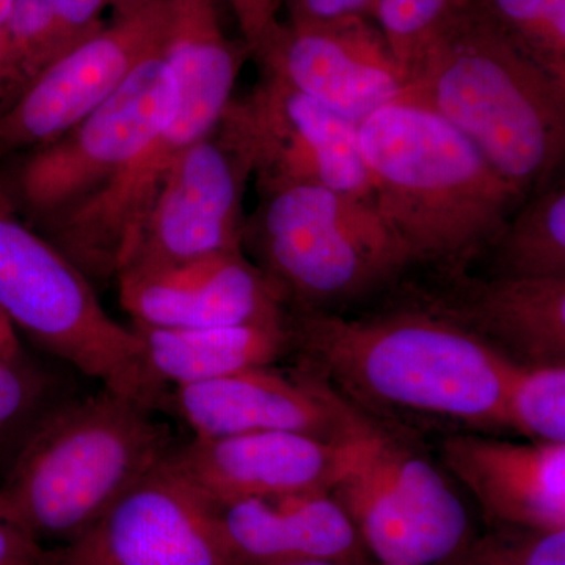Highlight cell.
<instances>
[{"label": "cell", "mask_w": 565, "mask_h": 565, "mask_svg": "<svg viewBox=\"0 0 565 565\" xmlns=\"http://www.w3.org/2000/svg\"><path fill=\"white\" fill-rule=\"evenodd\" d=\"M11 3H13V0H0V109L6 103Z\"/></svg>", "instance_id": "33"}, {"label": "cell", "mask_w": 565, "mask_h": 565, "mask_svg": "<svg viewBox=\"0 0 565 565\" xmlns=\"http://www.w3.org/2000/svg\"><path fill=\"white\" fill-rule=\"evenodd\" d=\"M132 329L143 345L151 381L166 392L248 367L270 366L291 348L286 318L207 329H158L132 323Z\"/></svg>", "instance_id": "21"}, {"label": "cell", "mask_w": 565, "mask_h": 565, "mask_svg": "<svg viewBox=\"0 0 565 565\" xmlns=\"http://www.w3.org/2000/svg\"><path fill=\"white\" fill-rule=\"evenodd\" d=\"M161 411L199 438L280 430L345 444L360 423V412L322 381L302 371L280 373L273 364L170 388Z\"/></svg>", "instance_id": "15"}, {"label": "cell", "mask_w": 565, "mask_h": 565, "mask_svg": "<svg viewBox=\"0 0 565 565\" xmlns=\"http://www.w3.org/2000/svg\"><path fill=\"white\" fill-rule=\"evenodd\" d=\"M275 565H371V561L308 559V561H297V563H286V564H275Z\"/></svg>", "instance_id": "36"}, {"label": "cell", "mask_w": 565, "mask_h": 565, "mask_svg": "<svg viewBox=\"0 0 565 565\" xmlns=\"http://www.w3.org/2000/svg\"><path fill=\"white\" fill-rule=\"evenodd\" d=\"M166 20V0H159L115 17L47 63L0 111V152L35 150L102 106L141 63L161 52Z\"/></svg>", "instance_id": "11"}, {"label": "cell", "mask_w": 565, "mask_h": 565, "mask_svg": "<svg viewBox=\"0 0 565 565\" xmlns=\"http://www.w3.org/2000/svg\"><path fill=\"white\" fill-rule=\"evenodd\" d=\"M166 10L161 57L177 84L173 117L196 137L210 136L250 52L226 36L218 0H166Z\"/></svg>", "instance_id": "20"}, {"label": "cell", "mask_w": 565, "mask_h": 565, "mask_svg": "<svg viewBox=\"0 0 565 565\" xmlns=\"http://www.w3.org/2000/svg\"><path fill=\"white\" fill-rule=\"evenodd\" d=\"M330 493L377 565L446 564L470 542L467 509L444 471L371 416Z\"/></svg>", "instance_id": "7"}, {"label": "cell", "mask_w": 565, "mask_h": 565, "mask_svg": "<svg viewBox=\"0 0 565 565\" xmlns=\"http://www.w3.org/2000/svg\"><path fill=\"white\" fill-rule=\"evenodd\" d=\"M156 2L159 0H110V9L115 11V17H126Z\"/></svg>", "instance_id": "35"}, {"label": "cell", "mask_w": 565, "mask_h": 565, "mask_svg": "<svg viewBox=\"0 0 565 565\" xmlns=\"http://www.w3.org/2000/svg\"><path fill=\"white\" fill-rule=\"evenodd\" d=\"M0 311L14 329L104 388L161 411L143 345L99 302L93 282L17 212L0 184Z\"/></svg>", "instance_id": "6"}, {"label": "cell", "mask_w": 565, "mask_h": 565, "mask_svg": "<svg viewBox=\"0 0 565 565\" xmlns=\"http://www.w3.org/2000/svg\"><path fill=\"white\" fill-rule=\"evenodd\" d=\"M51 553L0 511V565H50Z\"/></svg>", "instance_id": "32"}, {"label": "cell", "mask_w": 565, "mask_h": 565, "mask_svg": "<svg viewBox=\"0 0 565 565\" xmlns=\"http://www.w3.org/2000/svg\"><path fill=\"white\" fill-rule=\"evenodd\" d=\"M156 411L109 388L71 396L11 456L0 511L36 542L66 544L177 445Z\"/></svg>", "instance_id": "4"}, {"label": "cell", "mask_w": 565, "mask_h": 565, "mask_svg": "<svg viewBox=\"0 0 565 565\" xmlns=\"http://www.w3.org/2000/svg\"><path fill=\"white\" fill-rule=\"evenodd\" d=\"M441 459L490 525L565 530V444L455 433L445 438Z\"/></svg>", "instance_id": "17"}, {"label": "cell", "mask_w": 565, "mask_h": 565, "mask_svg": "<svg viewBox=\"0 0 565 565\" xmlns=\"http://www.w3.org/2000/svg\"><path fill=\"white\" fill-rule=\"evenodd\" d=\"M253 57L263 73L356 125L396 102L407 82L404 66L371 18L278 22Z\"/></svg>", "instance_id": "13"}, {"label": "cell", "mask_w": 565, "mask_h": 565, "mask_svg": "<svg viewBox=\"0 0 565 565\" xmlns=\"http://www.w3.org/2000/svg\"><path fill=\"white\" fill-rule=\"evenodd\" d=\"M70 397L58 374L24 352L0 359V445H11L17 452L29 434Z\"/></svg>", "instance_id": "24"}, {"label": "cell", "mask_w": 565, "mask_h": 565, "mask_svg": "<svg viewBox=\"0 0 565 565\" xmlns=\"http://www.w3.org/2000/svg\"><path fill=\"white\" fill-rule=\"evenodd\" d=\"M245 247L282 305L299 311L374 291L414 264L373 200L323 185L262 193Z\"/></svg>", "instance_id": "5"}, {"label": "cell", "mask_w": 565, "mask_h": 565, "mask_svg": "<svg viewBox=\"0 0 565 565\" xmlns=\"http://www.w3.org/2000/svg\"><path fill=\"white\" fill-rule=\"evenodd\" d=\"M356 128L371 200L412 263L457 273L492 247L530 195L455 126L403 96Z\"/></svg>", "instance_id": "2"}, {"label": "cell", "mask_w": 565, "mask_h": 565, "mask_svg": "<svg viewBox=\"0 0 565 565\" xmlns=\"http://www.w3.org/2000/svg\"><path fill=\"white\" fill-rule=\"evenodd\" d=\"M248 163L259 192L323 185L371 199L356 122L345 120L273 74L234 99L218 122Z\"/></svg>", "instance_id": "9"}, {"label": "cell", "mask_w": 565, "mask_h": 565, "mask_svg": "<svg viewBox=\"0 0 565 565\" xmlns=\"http://www.w3.org/2000/svg\"><path fill=\"white\" fill-rule=\"evenodd\" d=\"M110 0H54L55 33L52 61L102 31ZM50 62V63H51Z\"/></svg>", "instance_id": "29"}, {"label": "cell", "mask_w": 565, "mask_h": 565, "mask_svg": "<svg viewBox=\"0 0 565 565\" xmlns=\"http://www.w3.org/2000/svg\"><path fill=\"white\" fill-rule=\"evenodd\" d=\"M448 565H565V530L492 526L470 539Z\"/></svg>", "instance_id": "28"}, {"label": "cell", "mask_w": 565, "mask_h": 565, "mask_svg": "<svg viewBox=\"0 0 565 565\" xmlns=\"http://www.w3.org/2000/svg\"><path fill=\"white\" fill-rule=\"evenodd\" d=\"M243 33L244 44L252 55L269 39L278 25L277 0H228Z\"/></svg>", "instance_id": "31"}, {"label": "cell", "mask_w": 565, "mask_h": 565, "mask_svg": "<svg viewBox=\"0 0 565 565\" xmlns=\"http://www.w3.org/2000/svg\"><path fill=\"white\" fill-rule=\"evenodd\" d=\"M504 411L509 430L527 440L565 444V363H512Z\"/></svg>", "instance_id": "23"}, {"label": "cell", "mask_w": 565, "mask_h": 565, "mask_svg": "<svg viewBox=\"0 0 565 565\" xmlns=\"http://www.w3.org/2000/svg\"><path fill=\"white\" fill-rule=\"evenodd\" d=\"M352 441L322 440L299 433H250L199 438L173 446L166 462L214 505L332 492L359 452Z\"/></svg>", "instance_id": "14"}, {"label": "cell", "mask_w": 565, "mask_h": 565, "mask_svg": "<svg viewBox=\"0 0 565 565\" xmlns=\"http://www.w3.org/2000/svg\"><path fill=\"white\" fill-rule=\"evenodd\" d=\"M473 0H374L371 20L377 24L397 61L408 63L435 33Z\"/></svg>", "instance_id": "27"}, {"label": "cell", "mask_w": 565, "mask_h": 565, "mask_svg": "<svg viewBox=\"0 0 565 565\" xmlns=\"http://www.w3.org/2000/svg\"><path fill=\"white\" fill-rule=\"evenodd\" d=\"M54 556L61 565H239L217 508L166 460Z\"/></svg>", "instance_id": "12"}, {"label": "cell", "mask_w": 565, "mask_h": 565, "mask_svg": "<svg viewBox=\"0 0 565 565\" xmlns=\"http://www.w3.org/2000/svg\"><path fill=\"white\" fill-rule=\"evenodd\" d=\"M440 311L512 362L565 363V277L457 278Z\"/></svg>", "instance_id": "19"}, {"label": "cell", "mask_w": 565, "mask_h": 565, "mask_svg": "<svg viewBox=\"0 0 565 565\" xmlns=\"http://www.w3.org/2000/svg\"><path fill=\"white\" fill-rule=\"evenodd\" d=\"M403 98L440 115L526 193L565 156V81L519 50L481 0L446 22L407 66Z\"/></svg>", "instance_id": "3"}, {"label": "cell", "mask_w": 565, "mask_h": 565, "mask_svg": "<svg viewBox=\"0 0 565 565\" xmlns=\"http://www.w3.org/2000/svg\"><path fill=\"white\" fill-rule=\"evenodd\" d=\"M215 508L239 565L370 561L355 526L332 493L255 498Z\"/></svg>", "instance_id": "18"}, {"label": "cell", "mask_w": 565, "mask_h": 565, "mask_svg": "<svg viewBox=\"0 0 565 565\" xmlns=\"http://www.w3.org/2000/svg\"><path fill=\"white\" fill-rule=\"evenodd\" d=\"M115 282L121 307L140 326L207 329L286 318L280 294L244 250L125 270Z\"/></svg>", "instance_id": "16"}, {"label": "cell", "mask_w": 565, "mask_h": 565, "mask_svg": "<svg viewBox=\"0 0 565 565\" xmlns=\"http://www.w3.org/2000/svg\"><path fill=\"white\" fill-rule=\"evenodd\" d=\"M20 340H18L17 329L10 319L0 311V359H11L22 353Z\"/></svg>", "instance_id": "34"}, {"label": "cell", "mask_w": 565, "mask_h": 565, "mask_svg": "<svg viewBox=\"0 0 565 565\" xmlns=\"http://www.w3.org/2000/svg\"><path fill=\"white\" fill-rule=\"evenodd\" d=\"M250 177L248 163L218 128L189 145L167 170L118 275L243 250Z\"/></svg>", "instance_id": "10"}, {"label": "cell", "mask_w": 565, "mask_h": 565, "mask_svg": "<svg viewBox=\"0 0 565 565\" xmlns=\"http://www.w3.org/2000/svg\"><path fill=\"white\" fill-rule=\"evenodd\" d=\"M54 33V0H13L2 109L51 62Z\"/></svg>", "instance_id": "26"}, {"label": "cell", "mask_w": 565, "mask_h": 565, "mask_svg": "<svg viewBox=\"0 0 565 565\" xmlns=\"http://www.w3.org/2000/svg\"><path fill=\"white\" fill-rule=\"evenodd\" d=\"M278 9L285 7L288 22L316 24L348 20V18H371L374 0H277Z\"/></svg>", "instance_id": "30"}, {"label": "cell", "mask_w": 565, "mask_h": 565, "mask_svg": "<svg viewBox=\"0 0 565 565\" xmlns=\"http://www.w3.org/2000/svg\"><path fill=\"white\" fill-rule=\"evenodd\" d=\"M498 277H565V184L563 178L531 192L494 239Z\"/></svg>", "instance_id": "22"}, {"label": "cell", "mask_w": 565, "mask_h": 565, "mask_svg": "<svg viewBox=\"0 0 565 565\" xmlns=\"http://www.w3.org/2000/svg\"><path fill=\"white\" fill-rule=\"evenodd\" d=\"M519 50L565 81V0H481Z\"/></svg>", "instance_id": "25"}, {"label": "cell", "mask_w": 565, "mask_h": 565, "mask_svg": "<svg viewBox=\"0 0 565 565\" xmlns=\"http://www.w3.org/2000/svg\"><path fill=\"white\" fill-rule=\"evenodd\" d=\"M286 323L305 373H321L313 377L364 415L444 423L457 433L509 429L514 362L433 307L362 319L299 311Z\"/></svg>", "instance_id": "1"}, {"label": "cell", "mask_w": 565, "mask_h": 565, "mask_svg": "<svg viewBox=\"0 0 565 565\" xmlns=\"http://www.w3.org/2000/svg\"><path fill=\"white\" fill-rule=\"evenodd\" d=\"M177 84L161 52L147 58L102 106L31 151L18 169L14 193L44 223L109 181L166 128Z\"/></svg>", "instance_id": "8"}]
</instances>
